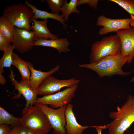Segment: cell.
Wrapping results in <instances>:
<instances>
[{
    "label": "cell",
    "instance_id": "6da1fadb",
    "mask_svg": "<svg viewBox=\"0 0 134 134\" xmlns=\"http://www.w3.org/2000/svg\"><path fill=\"white\" fill-rule=\"evenodd\" d=\"M128 60V58L123 57L120 53L107 56L93 63L79 64L78 66L94 71L100 78L105 76L111 77L116 75L124 76L130 74L133 71L125 72L122 69Z\"/></svg>",
    "mask_w": 134,
    "mask_h": 134
},
{
    "label": "cell",
    "instance_id": "7a4b0ae2",
    "mask_svg": "<svg viewBox=\"0 0 134 134\" xmlns=\"http://www.w3.org/2000/svg\"><path fill=\"white\" fill-rule=\"evenodd\" d=\"M116 109V111L109 113V117L113 120L104 125L109 134H123L134 122V96L129 95L125 103Z\"/></svg>",
    "mask_w": 134,
    "mask_h": 134
},
{
    "label": "cell",
    "instance_id": "3957f363",
    "mask_svg": "<svg viewBox=\"0 0 134 134\" xmlns=\"http://www.w3.org/2000/svg\"><path fill=\"white\" fill-rule=\"evenodd\" d=\"M21 114V124L38 134H47L51 128L46 116L36 105L25 107Z\"/></svg>",
    "mask_w": 134,
    "mask_h": 134
},
{
    "label": "cell",
    "instance_id": "277c9868",
    "mask_svg": "<svg viewBox=\"0 0 134 134\" xmlns=\"http://www.w3.org/2000/svg\"><path fill=\"white\" fill-rule=\"evenodd\" d=\"M121 51V43L117 35L105 37L92 45L89 63L97 62L107 56L119 54Z\"/></svg>",
    "mask_w": 134,
    "mask_h": 134
},
{
    "label": "cell",
    "instance_id": "5b68a950",
    "mask_svg": "<svg viewBox=\"0 0 134 134\" xmlns=\"http://www.w3.org/2000/svg\"><path fill=\"white\" fill-rule=\"evenodd\" d=\"M5 16L15 26L31 30L30 23L34 14L32 10L25 4L20 3L6 6L3 12Z\"/></svg>",
    "mask_w": 134,
    "mask_h": 134
},
{
    "label": "cell",
    "instance_id": "8992f818",
    "mask_svg": "<svg viewBox=\"0 0 134 134\" xmlns=\"http://www.w3.org/2000/svg\"><path fill=\"white\" fill-rule=\"evenodd\" d=\"M78 85L67 87L52 94L37 98L34 103L48 105L51 108L55 109L67 105L75 96Z\"/></svg>",
    "mask_w": 134,
    "mask_h": 134
},
{
    "label": "cell",
    "instance_id": "52a82bcc",
    "mask_svg": "<svg viewBox=\"0 0 134 134\" xmlns=\"http://www.w3.org/2000/svg\"><path fill=\"white\" fill-rule=\"evenodd\" d=\"M39 107L47 117L54 134H67L65 128V112L67 105L54 109L47 105L34 103Z\"/></svg>",
    "mask_w": 134,
    "mask_h": 134
},
{
    "label": "cell",
    "instance_id": "ba28073f",
    "mask_svg": "<svg viewBox=\"0 0 134 134\" xmlns=\"http://www.w3.org/2000/svg\"><path fill=\"white\" fill-rule=\"evenodd\" d=\"M80 82L79 80L74 77L60 80L50 75L44 80L37 91L38 94L43 96L50 95L59 91L63 88L78 85Z\"/></svg>",
    "mask_w": 134,
    "mask_h": 134
},
{
    "label": "cell",
    "instance_id": "9c48e42d",
    "mask_svg": "<svg viewBox=\"0 0 134 134\" xmlns=\"http://www.w3.org/2000/svg\"><path fill=\"white\" fill-rule=\"evenodd\" d=\"M37 39L32 31L15 26L12 43L14 46L15 49L23 54L33 48Z\"/></svg>",
    "mask_w": 134,
    "mask_h": 134
},
{
    "label": "cell",
    "instance_id": "30bf717a",
    "mask_svg": "<svg viewBox=\"0 0 134 134\" xmlns=\"http://www.w3.org/2000/svg\"><path fill=\"white\" fill-rule=\"evenodd\" d=\"M10 70L11 73L9 77L14 87L15 90H17L18 92V94L13 97L12 99H18L22 95L26 101L25 107L34 105V103L37 98V96L38 95L37 90L34 89L29 81L22 80L20 82H18L15 78L13 72L11 69Z\"/></svg>",
    "mask_w": 134,
    "mask_h": 134
},
{
    "label": "cell",
    "instance_id": "8fae6325",
    "mask_svg": "<svg viewBox=\"0 0 134 134\" xmlns=\"http://www.w3.org/2000/svg\"><path fill=\"white\" fill-rule=\"evenodd\" d=\"M130 18L113 19L107 18L103 15L99 16L96 22V25L102 26L98 31L101 35L112 32L130 28Z\"/></svg>",
    "mask_w": 134,
    "mask_h": 134
},
{
    "label": "cell",
    "instance_id": "7c38bea8",
    "mask_svg": "<svg viewBox=\"0 0 134 134\" xmlns=\"http://www.w3.org/2000/svg\"><path fill=\"white\" fill-rule=\"evenodd\" d=\"M116 34L121 43V55L128 58V62L130 63L134 57V27L119 30Z\"/></svg>",
    "mask_w": 134,
    "mask_h": 134
},
{
    "label": "cell",
    "instance_id": "4fadbf2b",
    "mask_svg": "<svg viewBox=\"0 0 134 134\" xmlns=\"http://www.w3.org/2000/svg\"><path fill=\"white\" fill-rule=\"evenodd\" d=\"M73 107L72 104L69 103L65 110L66 132L67 134H82L89 127L82 126L78 123L73 111Z\"/></svg>",
    "mask_w": 134,
    "mask_h": 134
},
{
    "label": "cell",
    "instance_id": "5bb4252c",
    "mask_svg": "<svg viewBox=\"0 0 134 134\" xmlns=\"http://www.w3.org/2000/svg\"><path fill=\"white\" fill-rule=\"evenodd\" d=\"M27 63L31 73L29 82L34 89L36 90L47 77L59 71L60 68L59 65H58L50 71L44 72L35 70L31 62H27Z\"/></svg>",
    "mask_w": 134,
    "mask_h": 134
},
{
    "label": "cell",
    "instance_id": "9a60e30c",
    "mask_svg": "<svg viewBox=\"0 0 134 134\" xmlns=\"http://www.w3.org/2000/svg\"><path fill=\"white\" fill-rule=\"evenodd\" d=\"M70 44L65 38L49 39H37L34 45L52 47L57 50L59 53H66L70 51L68 47Z\"/></svg>",
    "mask_w": 134,
    "mask_h": 134
},
{
    "label": "cell",
    "instance_id": "2e32d148",
    "mask_svg": "<svg viewBox=\"0 0 134 134\" xmlns=\"http://www.w3.org/2000/svg\"><path fill=\"white\" fill-rule=\"evenodd\" d=\"M32 21L33 24L31 26V30L37 39H48V38H58V36L52 34L48 28L47 25L48 19L38 21L32 18Z\"/></svg>",
    "mask_w": 134,
    "mask_h": 134
},
{
    "label": "cell",
    "instance_id": "e0dca14e",
    "mask_svg": "<svg viewBox=\"0 0 134 134\" xmlns=\"http://www.w3.org/2000/svg\"><path fill=\"white\" fill-rule=\"evenodd\" d=\"M25 4L33 10L34 14L32 18L35 20L41 19L45 20L48 18L54 19L60 22L62 24L63 28L66 29L68 26L65 22L64 17L62 15L59 13H54L52 12L40 10L34 5L31 4L28 0L25 1Z\"/></svg>",
    "mask_w": 134,
    "mask_h": 134
},
{
    "label": "cell",
    "instance_id": "ac0fdd59",
    "mask_svg": "<svg viewBox=\"0 0 134 134\" xmlns=\"http://www.w3.org/2000/svg\"><path fill=\"white\" fill-rule=\"evenodd\" d=\"M12 65L18 69L21 75L22 80L29 82L31 73L28 67L27 61H24L14 53Z\"/></svg>",
    "mask_w": 134,
    "mask_h": 134
},
{
    "label": "cell",
    "instance_id": "d6986e66",
    "mask_svg": "<svg viewBox=\"0 0 134 134\" xmlns=\"http://www.w3.org/2000/svg\"><path fill=\"white\" fill-rule=\"evenodd\" d=\"M15 26L4 16L0 17V35L12 43Z\"/></svg>",
    "mask_w": 134,
    "mask_h": 134
},
{
    "label": "cell",
    "instance_id": "ffe728a7",
    "mask_svg": "<svg viewBox=\"0 0 134 134\" xmlns=\"http://www.w3.org/2000/svg\"><path fill=\"white\" fill-rule=\"evenodd\" d=\"M21 117H16L0 106V124L10 125L12 127L21 124Z\"/></svg>",
    "mask_w": 134,
    "mask_h": 134
},
{
    "label": "cell",
    "instance_id": "44dd1931",
    "mask_svg": "<svg viewBox=\"0 0 134 134\" xmlns=\"http://www.w3.org/2000/svg\"><path fill=\"white\" fill-rule=\"evenodd\" d=\"M15 49L14 45L11 44L10 46L4 51L3 55L0 60V73L4 72V67H10L13 61V56Z\"/></svg>",
    "mask_w": 134,
    "mask_h": 134
},
{
    "label": "cell",
    "instance_id": "7402d4cb",
    "mask_svg": "<svg viewBox=\"0 0 134 134\" xmlns=\"http://www.w3.org/2000/svg\"><path fill=\"white\" fill-rule=\"evenodd\" d=\"M77 0H71L69 2H67L65 0V3L62 6V15L64 17L65 21H67L69 18V15L74 13L79 14L81 12L77 9Z\"/></svg>",
    "mask_w": 134,
    "mask_h": 134
},
{
    "label": "cell",
    "instance_id": "603a6c76",
    "mask_svg": "<svg viewBox=\"0 0 134 134\" xmlns=\"http://www.w3.org/2000/svg\"><path fill=\"white\" fill-rule=\"evenodd\" d=\"M116 3L130 15L134 16V0H109Z\"/></svg>",
    "mask_w": 134,
    "mask_h": 134
},
{
    "label": "cell",
    "instance_id": "cb8c5ba5",
    "mask_svg": "<svg viewBox=\"0 0 134 134\" xmlns=\"http://www.w3.org/2000/svg\"><path fill=\"white\" fill-rule=\"evenodd\" d=\"M49 8L54 13H59L62 11V9L65 0H45Z\"/></svg>",
    "mask_w": 134,
    "mask_h": 134
},
{
    "label": "cell",
    "instance_id": "d4e9b609",
    "mask_svg": "<svg viewBox=\"0 0 134 134\" xmlns=\"http://www.w3.org/2000/svg\"><path fill=\"white\" fill-rule=\"evenodd\" d=\"M28 128L20 124L12 128L8 134H27Z\"/></svg>",
    "mask_w": 134,
    "mask_h": 134
},
{
    "label": "cell",
    "instance_id": "484cf974",
    "mask_svg": "<svg viewBox=\"0 0 134 134\" xmlns=\"http://www.w3.org/2000/svg\"><path fill=\"white\" fill-rule=\"evenodd\" d=\"M98 1V0H77V6H79L82 4H87L90 7L96 10Z\"/></svg>",
    "mask_w": 134,
    "mask_h": 134
},
{
    "label": "cell",
    "instance_id": "4316f807",
    "mask_svg": "<svg viewBox=\"0 0 134 134\" xmlns=\"http://www.w3.org/2000/svg\"><path fill=\"white\" fill-rule=\"evenodd\" d=\"M11 42L0 35V50L3 51L10 46Z\"/></svg>",
    "mask_w": 134,
    "mask_h": 134
},
{
    "label": "cell",
    "instance_id": "83f0119b",
    "mask_svg": "<svg viewBox=\"0 0 134 134\" xmlns=\"http://www.w3.org/2000/svg\"><path fill=\"white\" fill-rule=\"evenodd\" d=\"M11 128L8 125L0 124V134H8Z\"/></svg>",
    "mask_w": 134,
    "mask_h": 134
},
{
    "label": "cell",
    "instance_id": "f1b7e54d",
    "mask_svg": "<svg viewBox=\"0 0 134 134\" xmlns=\"http://www.w3.org/2000/svg\"><path fill=\"white\" fill-rule=\"evenodd\" d=\"M95 128L98 134H102V132L103 129H106L105 125L93 127Z\"/></svg>",
    "mask_w": 134,
    "mask_h": 134
},
{
    "label": "cell",
    "instance_id": "f546056e",
    "mask_svg": "<svg viewBox=\"0 0 134 134\" xmlns=\"http://www.w3.org/2000/svg\"><path fill=\"white\" fill-rule=\"evenodd\" d=\"M6 81L5 77L2 75V73H0V83L2 85H4Z\"/></svg>",
    "mask_w": 134,
    "mask_h": 134
},
{
    "label": "cell",
    "instance_id": "4dcf8cb0",
    "mask_svg": "<svg viewBox=\"0 0 134 134\" xmlns=\"http://www.w3.org/2000/svg\"><path fill=\"white\" fill-rule=\"evenodd\" d=\"M130 18L131 19L130 23V26L134 27V16L130 15Z\"/></svg>",
    "mask_w": 134,
    "mask_h": 134
},
{
    "label": "cell",
    "instance_id": "1f68e13d",
    "mask_svg": "<svg viewBox=\"0 0 134 134\" xmlns=\"http://www.w3.org/2000/svg\"><path fill=\"white\" fill-rule=\"evenodd\" d=\"M27 134H38L34 131L29 129L28 130Z\"/></svg>",
    "mask_w": 134,
    "mask_h": 134
},
{
    "label": "cell",
    "instance_id": "d6a6232c",
    "mask_svg": "<svg viewBox=\"0 0 134 134\" xmlns=\"http://www.w3.org/2000/svg\"><path fill=\"white\" fill-rule=\"evenodd\" d=\"M134 82V76L130 81V82L132 83Z\"/></svg>",
    "mask_w": 134,
    "mask_h": 134
}]
</instances>
